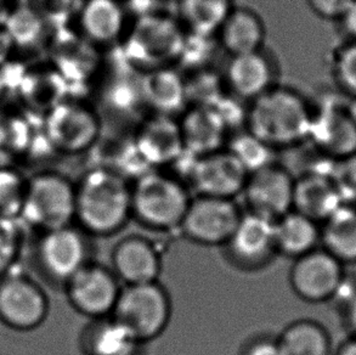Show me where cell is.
I'll use <instances>...</instances> for the list:
<instances>
[{
    "label": "cell",
    "instance_id": "e0dca14e",
    "mask_svg": "<svg viewBox=\"0 0 356 355\" xmlns=\"http://www.w3.org/2000/svg\"><path fill=\"white\" fill-rule=\"evenodd\" d=\"M279 77V63L265 48L230 56L222 76L229 94L247 104L280 84Z\"/></svg>",
    "mask_w": 356,
    "mask_h": 355
},
{
    "label": "cell",
    "instance_id": "cb8c5ba5",
    "mask_svg": "<svg viewBox=\"0 0 356 355\" xmlns=\"http://www.w3.org/2000/svg\"><path fill=\"white\" fill-rule=\"evenodd\" d=\"M218 45L230 56L253 53L265 48L266 27L257 11L235 6L218 31Z\"/></svg>",
    "mask_w": 356,
    "mask_h": 355
},
{
    "label": "cell",
    "instance_id": "8fae6325",
    "mask_svg": "<svg viewBox=\"0 0 356 355\" xmlns=\"http://www.w3.org/2000/svg\"><path fill=\"white\" fill-rule=\"evenodd\" d=\"M68 302L90 320L111 317L122 285L111 268L92 260L65 283Z\"/></svg>",
    "mask_w": 356,
    "mask_h": 355
},
{
    "label": "cell",
    "instance_id": "603a6c76",
    "mask_svg": "<svg viewBox=\"0 0 356 355\" xmlns=\"http://www.w3.org/2000/svg\"><path fill=\"white\" fill-rule=\"evenodd\" d=\"M343 201L330 174L303 172L294 182L293 210L323 224Z\"/></svg>",
    "mask_w": 356,
    "mask_h": 355
},
{
    "label": "cell",
    "instance_id": "7c38bea8",
    "mask_svg": "<svg viewBox=\"0 0 356 355\" xmlns=\"http://www.w3.org/2000/svg\"><path fill=\"white\" fill-rule=\"evenodd\" d=\"M347 276L346 265L321 246L293 260L289 270V285L304 302H331Z\"/></svg>",
    "mask_w": 356,
    "mask_h": 355
},
{
    "label": "cell",
    "instance_id": "484cf974",
    "mask_svg": "<svg viewBox=\"0 0 356 355\" xmlns=\"http://www.w3.org/2000/svg\"><path fill=\"white\" fill-rule=\"evenodd\" d=\"M320 224L292 211L275 221L277 255L296 260L320 247Z\"/></svg>",
    "mask_w": 356,
    "mask_h": 355
},
{
    "label": "cell",
    "instance_id": "d6a6232c",
    "mask_svg": "<svg viewBox=\"0 0 356 355\" xmlns=\"http://www.w3.org/2000/svg\"><path fill=\"white\" fill-rule=\"evenodd\" d=\"M331 72L341 94L356 97V40H346L333 52Z\"/></svg>",
    "mask_w": 356,
    "mask_h": 355
},
{
    "label": "cell",
    "instance_id": "44dd1931",
    "mask_svg": "<svg viewBox=\"0 0 356 355\" xmlns=\"http://www.w3.org/2000/svg\"><path fill=\"white\" fill-rule=\"evenodd\" d=\"M76 17L83 38L92 45H113L129 29L128 10L122 0H84Z\"/></svg>",
    "mask_w": 356,
    "mask_h": 355
},
{
    "label": "cell",
    "instance_id": "e575fe53",
    "mask_svg": "<svg viewBox=\"0 0 356 355\" xmlns=\"http://www.w3.org/2000/svg\"><path fill=\"white\" fill-rule=\"evenodd\" d=\"M330 177L343 203L356 205V152L334 161Z\"/></svg>",
    "mask_w": 356,
    "mask_h": 355
},
{
    "label": "cell",
    "instance_id": "4dcf8cb0",
    "mask_svg": "<svg viewBox=\"0 0 356 355\" xmlns=\"http://www.w3.org/2000/svg\"><path fill=\"white\" fill-rule=\"evenodd\" d=\"M227 149L232 152L248 174L274 164L275 151L243 128L229 136Z\"/></svg>",
    "mask_w": 356,
    "mask_h": 355
},
{
    "label": "cell",
    "instance_id": "ac0fdd59",
    "mask_svg": "<svg viewBox=\"0 0 356 355\" xmlns=\"http://www.w3.org/2000/svg\"><path fill=\"white\" fill-rule=\"evenodd\" d=\"M346 100V96H344ZM344 100L313 106V125L309 141L332 161L356 152V123L344 109Z\"/></svg>",
    "mask_w": 356,
    "mask_h": 355
},
{
    "label": "cell",
    "instance_id": "d4e9b609",
    "mask_svg": "<svg viewBox=\"0 0 356 355\" xmlns=\"http://www.w3.org/2000/svg\"><path fill=\"white\" fill-rule=\"evenodd\" d=\"M143 345L112 317L90 320L81 335L83 355H140Z\"/></svg>",
    "mask_w": 356,
    "mask_h": 355
},
{
    "label": "cell",
    "instance_id": "6da1fadb",
    "mask_svg": "<svg viewBox=\"0 0 356 355\" xmlns=\"http://www.w3.org/2000/svg\"><path fill=\"white\" fill-rule=\"evenodd\" d=\"M313 113L300 91L277 84L248 102L245 128L275 151L294 149L308 143Z\"/></svg>",
    "mask_w": 356,
    "mask_h": 355
},
{
    "label": "cell",
    "instance_id": "52a82bcc",
    "mask_svg": "<svg viewBox=\"0 0 356 355\" xmlns=\"http://www.w3.org/2000/svg\"><path fill=\"white\" fill-rule=\"evenodd\" d=\"M127 34L130 60L149 71L179 61L186 32L178 19L147 14L141 15Z\"/></svg>",
    "mask_w": 356,
    "mask_h": 355
},
{
    "label": "cell",
    "instance_id": "74e56055",
    "mask_svg": "<svg viewBox=\"0 0 356 355\" xmlns=\"http://www.w3.org/2000/svg\"><path fill=\"white\" fill-rule=\"evenodd\" d=\"M337 22L347 40H356V0H353Z\"/></svg>",
    "mask_w": 356,
    "mask_h": 355
},
{
    "label": "cell",
    "instance_id": "83f0119b",
    "mask_svg": "<svg viewBox=\"0 0 356 355\" xmlns=\"http://www.w3.org/2000/svg\"><path fill=\"white\" fill-rule=\"evenodd\" d=\"M235 6L234 0H177L178 21L186 33L216 37Z\"/></svg>",
    "mask_w": 356,
    "mask_h": 355
},
{
    "label": "cell",
    "instance_id": "30bf717a",
    "mask_svg": "<svg viewBox=\"0 0 356 355\" xmlns=\"http://www.w3.org/2000/svg\"><path fill=\"white\" fill-rule=\"evenodd\" d=\"M48 314L49 298L38 283L14 269L0 276V322L29 331L40 326Z\"/></svg>",
    "mask_w": 356,
    "mask_h": 355
},
{
    "label": "cell",
    "instance_id": "4316f807",
    "mask_svg": "<svg viewBox=\"0 0 356 355\" xmlns=\"http://www.w3.org/2000/svg\"><path fill=\"white\" fill-rule=\"evenodd\" d=\"M320 246L342 265H356V205L343 203L320 224Z\"/></svg>",
    "mask_w": 356,
    "mask_h": 355
},
{
    "label": "cell",
    "instance_id": "ab89813d",
    "mask_svg": "<svg viewBox=\"0 0 356 355\" xmlns=\"http://www.w3.org/2000/svg\"><path fill=\"white\" fill-rule=\"evenodd\" d=\"M346 326L352 336H356V294L342 309Z\"/></svg>",
    "mask_w": 356,
    "mask_h": 355
},
{
    "label": "cell",
    "instance_id": "7402d4cb",
    "mask_svg": "<svg viewBox=\"0 0 356 355\" xmlns=\"http://www.w3.org/2000/svg\"><path fill=\"white\" fill-rule=\"evenodd\" d=\"M140 89L151 113L179 117L188 106L185 77L173 66L145 71L140 77Z\"/></svg>",
    "mask_w": 356,
    "mask_h": 355
},
{
    "label": "cell",
    "instance_id": "277c9868",
    "mask_svg": "<svg viewBox=\"0 0 356 355\" xmlns=\"http://www.w3.org/2000/svg\"><path fill=\"white\" fill-rule=\"evenodd\" d=\"M19 219L24 226L48 231L76 221V184L56 171L29 178Z\"/></svg>",
    "mask_w": 356,
    "mask_h": 355
},
{
    "label": "cell",
    "instance_id": "1f68e13d",
    "mask_svg": "<svg viewBox=\"0 0 356 355\" xmlns=\"http://www.w3.org/2000/svg\"><path fill=\"white\" fill-rule=\"evenodd\" d=\"M29 179L13 166H0V216L19 218Z\"/></svg>",
    "mask_w": 356,
    "mask_h": 355
},
{
    "label": "cell",
    "instance_id": "5bb4252c",
    "mask_svg": "<svg viewBox=\"0 0 356 355\" xmlns=\"http://www.w3.org/2000/svg\"><path fill=\"white\" fill-rule=\"evenodd\" d=\"M248 175L227 148L198 157L191 156L188 168V185L196 195L232 200L243 192Z\"/></svg>",
    "mask_w": 356,
    "mask_h": 355
},
{
    "label": "cell",
    "instance_id": "3957f363",
    "mask_svg": "<svg viewBox=\"0 0 356 355\" xmlns=\"http://www.w3.org/2000/svg\"><path fill=\"white\" fill-rule=\"evenodd\" d=\"M191 198L186 182L162 169H149L131 182L133 219L149 230L179 229Z\"/></svg>",
    "mask_w": 356,
    "mask_h": 355
},
{
    "label": "cell",
    "instance_id": "60d3db41",
    "mask_svg": "<svg viewBox=\"0 0 356 355\" xmlns=\"http://www.w3.org/2000/svg\"><path fill=\"white\" fill-rule=\"evenodd\" d=\"M17 5V0H0V29H4L5 24Z\"/></svg>",
    "mask_w": 356,
    "mask_h": 355
},
{
    "label": "cell",
    "instance_id": "ffe728a7",
    "mask_svg": "<svg viewBox=\"0 0 356 355\" xmlns=\"http://www.w3.org/2000/svg\"><path fill=\"white\" fill-rule=\"evenodd\" d=\"M178 122L186 154L198 157L227 148L230 130L214 106H188Z\"/></svg>",
    "mask_w": 356,
    "mask_h": 355
},
{
    "label": "cell",
    "instance_id": "8992f818",
    "mask_svg": "<svg viewBox=\"0 0 356 355\" xmlns=\"http://www.w3.org/2000/svg\"><path fill=\"white\" fill-rule=\"evenodd\" d=\"M43 130L54 152L86 154L100 140L102 117L87 102L63 99L43 116Z\"/></svg>",
    "mask_w": 356,
    "mask_h": 355
},
{
    "label": "cell",
    "instance_id": "d590c367",
    "mask_svg": "<svg viewBox=\"0 0 356 355\" xmlns=\"http://www.w3.org/2000/svg\"><path fill=\"white\" fill-rule=\"evenodd\" d=\"M353 0H307L309 9L320 19L336 21L342 17Z\"/></svg>",
    "mask_w": 356,
    "mask_h": 355
},
{
    "label": "cell",
    "instance_id": "5b68a950",
    "mask_svg": "<svg viewBox=\"0 0 356 355\" xmlns=\"http://www.w3.org/2000/svg\"><path fill=\"white\" fill-rule=\"evenodd\" d=\"M172 299L159 283L123 285L112 317L141 343L161 336L172 319Z\"/></svg>",
    "mask_w": 356,
    "mask_h": 355
},
{
    "label": "cell",
    "instance_id": "4fadbf2b",
    "mask_svg": "<svg viewBox=\"0 0 356 355\" xmlns=\"http://www.w3.org/2000/svg\"><path fill=\"white\" fill-rule=\"evenodd\" d=\"M222 247L235 268L245 271L265 268L277 255L275 221L252 212L242 213L236 229Z\"/></svg>",
    "mask_w": 356,
    "mask_h": 355
},
{
    "label": "cell",
    "instance_id": "ee69618b",
    "mask_svg": "<svg viewBox=\"0 0 356 355\" xmlns=\"http://www.w3.org/2000/svg\"><path fill=\"white\" fill-rule=\"evenodd\" d=\"M6 94H8V90H6L4 81H3V76H1V73H0V106L3 104V101H4Z\"/></svg>",
    "mask_w": 356,
    "mask_h": 355
},
{
    "label": "cell",
    "instance_id": "f1b7e54d",
    "mask_svg": "<svg viewBox=\"0 0 356 355\" xmlns=\"http://www.w3.org/2000/svg\"><path fill=\"white\" fill-rule=\"evenodd\" d=\"M282 355H332V340L323 324L299 319L289 324L277 336Z\"/></svg>",
    "mask_w": 356,
    "mask_h": 355
},
{
    "label": "cell",
    "instance_id": "f546056e",
    "mask_svg": "<svg viewBox=\"0 0 356 355\" xmlns=\"http://www.w3.org/2000/svg\"><path fill=\"white\" fill-rule=\"evenodd\" d=\"M49 19L45 15L29 5L19 4L5 24L14 42L17 53L33 50L40 47L48 36Z\"/></svg>",
    "mask_w": 356,
    "mask_h": 355
},
{
    "label": "cell",
    "instance_id": "9c48e42d",
    "mask_svg": "<svg viewBox=\"0 0 356 355\" xmlns=\"http://www.w3.org/2000/svg\"><path fill=\"white\" fill-rule=\"evenodd\" d=\"M242 213L232 198L196 195L179 229L198 245L224 246L236 229Z\"/></svg>",
    "mask_w": 356,
    "mask_h": 355
},
{
    "label": "cell",
    "instance_id": "ba28073f",
    "mask_svg": "<svg viewBox=\"0 0 356 355\" xmlns=\"http://www.w3.org/2000/svg\"><path fill=\"white\" fill-rule=\"evenodd\" d=\"M35 255L42 273L53 283L65 286L74 274L92 262V245L87 232L71 224L43 231Z\"/></svg>",
    "mask_w": 356,
    "mask_h": 355
},
{
    "label": "cell",
    "instance_id": "9a60e30c",
    "mask_svg": "<svg viewBox=\"0 0 356 355\" xmlns=\"http://www.w3.org/2000/svg\"><path fill=\"white\" fill-rule=\"evenodd\" d=\"M294 182L293 174L277 162L250 173L242 192L247 211L277 221L293 210Z\"/></svg>",
    "mask_w": 356,
    "mask_h": 355
},
{
    "label": "cell",
    "instance_id": "836d02e7",
    "mask_svg": "<svg viewBox=\"0 0 356 355\" xmlns=\"http://www.w3.org/2000/svg\"><path fill=\"white\" fill-rule=\"evenodd\" d=\"M24 226L19 218L0 216V276L15 268L22 253Z\"/></svg>",
    "mask_w": 356,
    "mask_h": 355
},
{
    "label": "cell",
    "instance_id": "2e32d148",
    "mask_svg": "<svg viewBox=\"0 0 356 355\" xmlns=\"http://www.w3.org/2000/svg\"><path fill=\"white\" fill-rule=\"evenodd\" d=\"M131 143L149 169L175 164L185 154L178 117L149 113L140 122Z\"/></svg>",
    "mask_w": 356,
    "mask_h": 355
},
{
    "label": "cell",
    "instance_id": "d6986e66",
    "mask_svg": "<svg viewBox=\"0 0 356 355\" xmlns=\"http://www.w3.org/2000/svg\"><path fill=\"white\" fill-rule=\"evenodd\" d=\"M110 268L123 285L154 283L162 271V258L152 240L125 236L112 250Z\"/></svg>",
    "mask_w": 356,
    "mask_h": 355
},
{
    "label": "cell",
    "instance_id": "f35d334b",
    "mask_svg": "<svg viewBox=\"0 0 356 355\" xmlns=\"http://www.w3.org/2000/svg\"><path fill=\"white\" fill-rule=\"evenodd\" d=\"M17 53L13 39L5 29H0V68H4L13 61L15 54Z\"/></svg>",
    "mask_w": 356,
    "mask_h": 355
},
{
    "label": "cell",
    "instance_id": "7a4b0ae2",
    "mask_svg": "<svg viewBox=\"0 0 356 355\" xmlns=\"http://www.w3.org/2000/svg\"><path fill=\"white\" fill-rule=\"evenodd\" d=\"M131 213V182L105 166H94L76 182V221L90 236L123 230Z\"/></svg>",
    "mask_w": 356,
    "mask_h": 355
},
{
    "label": "cell",
    "instance_id": "b9f144b4",
    "mask_svg": "<svg viewBox=\"0 0 356 355\" xmlns=\"http://www.w3.org/2000/svg\"><path fill=\"white\" fill-rule=\"evenodd\" d=\"M332 355H356V336L349 335Z\"/></svg>",
    "mask_w": 356,
    "mask_h": 355
},
{
    "label": "cell",
    "instance_id": "8d00e7d4",
    "mask_svg": "<svg viewBox=\"0 0 356 355\" xmlns=\"http://www.w3.org/2000/svg\"><path fill=\"white\" fill-rule=\"evenodd\" d=\"M240 355H282L277 336L258 335L245 342Z\"/></svg>",
    "mask_w": 356,
    "mask_h": 355
},
{
    "label": "cell",
    "instance_id": "7bdbcfd3",
    "mask_svg": "<svg viewBox=\"0 0 356 355\" xmlns=\"http://www.w3.org/2000/svg\"><path fill=\"white\" fill-rule=\"evenodd\" d=\"M344 109L347 111L348 115L350 116V118L356 123V97H347L346 96Z\"/></svg>",
    "mask_w": 356,
    "mask_h": 355
}]
</instances>
